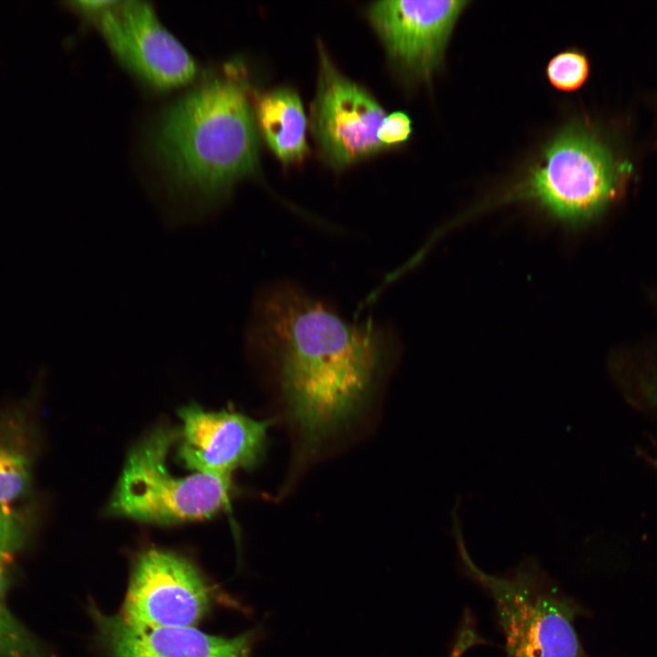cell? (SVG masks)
<instances>
[{"label": "cell", "mask_w": 657, "mask_h": 657, "mask_svg": "<svg viewBox=\"0 0 657 657\" xmlns=\"http://www.w3.org/2000/svg\"><path fill=\"white\" fill-rule=\"evenodd\" d=\"M253 343L276 358L290 414L315 443L360 407L389 342L372 323H349L307 295L278 287L260 300Z\"/></svg>", "instance_id": "6da1fadb"}, {"label": "cell", "mask_w": 657, "mask_h": 657, "mask_svg": "<svg viewBox=\"0 0 657 657\" xmlns=\"http://www.w3.org/2000/svg\"><path fill=\"white\" fill-rule=\"evenodd\" d=\"M151 147L180 191L207 200L226 193L257 170V128L245 86L224 78L190 92L162 114Z\"/></svg>", "instance_id": "7a4b0ae2"}, {"label": "cell", "mask_w": 657, "mask_h": 657, "mask_svg": "<svg viewBox=\"0 0 657 657\" xmlns=\"http://www.w3.org/2000/svg\"><path fill=\"white\" fill-rule=\"evenodd\" d=\"M175 436V429L162 423L130 447L106 505L107 516L170 526L210 519L229 507L232 477L172 470L168 457Z\"/></svg>", "instance_id": "3957f363"}, {"label": "cell", "mask_w": 657, "mask_h": 657, "mask_svg": "<svg viewBox=\"0 0 657 657\" xmlns=\"http://www.w3.org/2000/svg\"><path fill=\"white\" fill-rule=\"evenodd\" d=\"M629 164L595 132L573 125L545 149L516 197L534 202L569 228L597 219L620 192Z\"/></svg>", "instance_id": "277c9868"}, {"label": "cell", "mask_w": 657, "mask_h": 657, "mask_svg": "<svg viewBox=\"0 0 657 657\" xmlns=\"http://www.w3.org/2000/svg\"><path fill=\"white\" fill-rule=\"evenodd\" d=\"M464 564L493 598L505 637L506 657H585L575 631L572 601L533 564L499 577L482 571L464 550Z\"/></svg>", "instance_id": "5b68a950"}, {"label": "cell", "mask_w": 657, "mask_h": 657, "mask_svg": "<svg viewBox=\"0 0 657 657\" xmlns=\"http://www.w3.org/2000/svg\"><path fill=\"white\" fill-rule=\"evenodd\" d=\"M210 606L197 568L182 555L151 548L133 563L120 617L134 627H193Z\"/></svg>", "instance_id": "8992f818"}, {"label": "cell", "mask_w": 657, "mask_h": 657, "mask_svg": "<svg viewBox=\"0 0 657 657\" xmlns=\"http://www.w3.org/2000/svg\"><path fill=\"white\" fill-rule=\"evenodd\" d=\"M311 127L325 159L344 168L385 149L378 130L385 112L362 87L343 76L319 45Z\"/></svg>", "instance_id": "52a82bcc"}, {"label": "cell", "mask_w": 657, "mask_h": 657, "mask_svg": "<svg viewBox=\"0 0 657 657\" xmlns=\"http://www.w3.org/2000/svg\"><path fill=\"white\" fill-rule=\"evenodd\" d=\"M178 416L174 445L185 469L232 477L262 461L272 420H255L233 409L209 411L194 402L182 406Z\"/></svg>", "instance_id": "ba28073f"}, {"label": "cell", "mask_w": 657, "mask_h": 657, "mask_svg": "<svg viewBox=\"0 0 657 657\" xmlns=\"http://www.w3.org/2000/svg\"><path fill=\"white\" fill-rule=\"evenodd\" d=\"M104 38L130 71L151 86L169 89L196 75L187 50L159 22L145 2H115L96 16Z\"/></svg>", "instance_id": "9c48e42d"}, {"label": "cell", "mask_w": 657, "mask_h": 657, "mask_svg": "<svg viewBox=\"0 0 657 657\" xmlns=\"http://www.w3.org/2000/svg\"><path fill=\"white\" fill-rule=\"evenodd\" d=\"M466 1L388 0L373 3L368 18L391 60L403 72L425 78L439 66Z\"/></svg>", "instance_id": "30bf717a"}, {"label": "cell", "mask_w": 657, "mask_h": 657, "mask_svg": "<svg viewBox=\"0 0 657 657\" xmlns=\"http://www.w3.org/2000/svg\"><path fill=\"white\" fill-rule=\"evenodd\" d=\"M89 612L110 657H252L258 637V629L227 638L191 626L134 627L94 606Z\"/></svg>", "instance_id": "8fae6325"}, {"label": "cell", "mask_w": 657, "mask_h": 657, "mask_svg": "<svg viewBox=\"0 0 657 657\" xmlns=\"http://www.w3.org/2000/svg\"><path fill=\"white\" fill-rule=\"evenodd\" d=\"M254 114L265 141L281 162L293 163L306 156L307 119L296 92L281 88L259 95Z\"/></svg>", "instance_id": "7c38bea8"}, {"label": "cell", "mask_w": 657, "mask_h": 657, "mask_svg": "<svg viewBox=\"0 0 657 657\" xmlns=\"http://www.w3.org/2000/svg\"><path fill=\"white\" fill-rule=\"evenodd\" d=\"M31 465L28 454L16 443L0 436V506H11L29 488Z\"/></svg>", "instance_id": "4fadbf2b"}, {"label": "cell", "mask_w": 657, "mask_h": 657, "mask_svg": "<svg viewBox=\"0 0 657 657\" xmlns=\"http://www.w3.org/2000/svg\"><path fill=\"white\" fill-rule=\"evenodd\" d=\"M549 83L557 89L571 92L586 82L589 74L587 57L578 50H566L554 56L546 68Z\"/></svg>", "instance_id": "5bb4252c"}, {"label": "cell", "mask_w": 657, "mask_h": 657, "mask_svg": "<svg viewBox=\"0 0 657 657\" xmlns=\"http://www.w3.org/2000/svg\"><path fill=\"white\" fill-rule=\"evenodd\" d=\"M0 657H46L35 637L8 610H0Z\"/></svg>", "instance_id": "9a60e30c"}, {"label": "cell", "mask_w": 657, "mask_h": 657, "mask_svg": "<svg viewBox=\"0 0 657 657\" xmlns=\"http://www.w3.org/2000/svg\"><path fill=\"white\" fill-rule=\"evenodd\" d=\"M24 537L22 519L12 507L0 506V555L9 557L20 547Z\"/></svg>", "instance_id": "2e32d148"}, {"label": "cell", "mask_w": 657, "mask_h": 657, "mask_svg": "<svg viewBox=\"0 0 657 657\" xmlns=\"http://www.w3.org/2000/svg\"><path fill=\"white\" fill-rule=\"evenodd\" d=\"M412 131L410 117L402 111L388 114L378 130V139L384 148L400 145L411 136Z\"/></svg>", "instance_id": "e0dca14e"}, {"label": "cell", "mask_w": 657, "mask_h": 657, "mask_svg": "<svg viewBox=\"0 0 657 657\" xmlns=\"http://www.w3.org/2000/svg\"><path fill=\"white\" fill-rule=\"evenodd\" d=\"M114 3L115 1H78L72 5L86 15L97 16Z\"/></svg>", "instance_id": "ac0fdd59"}, {"label": "cell", "mask_w": 657, "mask_h": 657, "mask_svg": "<svg viewBox=\"0 0 657 657\" xmlns=\"http://www.w3.org/2000/svg\"><path fill=\"white\" fill-rule=\"evenodd\" d=\"M9 557L0 555V610H7L5 604V594L9 585L7 562Z\"/></svg>", "instance_id": "d6986e66"}, {"label": "cell", "mask_w": 657, "mask_h": 657, "mask_svg": "<svg viewBox=\"0 0 657 657\" xmlns=\"http://www.w3.org/2000/svg\"><path fill=\"white\" fill-rule=\"evenodd\" d=\"M651 389H652V391H651L652 396L654 402H657V380L655 381L654 383H652Z\"/></svg>", "instance_id": "ffe728a7"}, {"label": "cell", "mask_w": 657, "mask_h": 657, "mask_svg": "<svg viewBox=\"0 0 657 657\" xmlns=\"http://www.w3.org/2000/svg\"><path fill=\"white\" fill-rule=\"evenodd\" d=\"M655 465H656V467H657V460H655Z\"/></svg>", "instance_id": "44dd1931"}]
</instances>
